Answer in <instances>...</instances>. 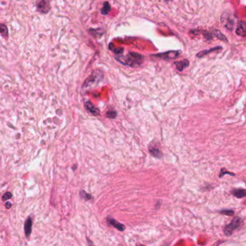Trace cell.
Here are the masks:
<instances>
[{"mask_svg": "<svg viewBox=\"0 0 246 246\" xmlns=\"http://www.w3.org/2000/svg\"><path fill=\"white\" fill-rule=\"evenodd\" d=\"M116 59L123 65L131 67H138L143 62V56L137 53L132 52L128 53L125 56H122V55L117 56Z\"/></svg>", "mask_w": 246, "mask_h": 246, "instance_id": "6da1fadb", "label": "cell"}, {"mask_svg": "<svg viewBox=\"0 0 246 246\" xmlns=\"http://www.w3.org/2000/svg\"><path fill=\"white\" fill-rule=\"evenodd\" d=\"M103 78V75L102 74L101 71H94L93 72V74L87 79L84 82V84H83V87L86 88V87H90V86H93L94 83H98L100 82V80Z\"/></svg>", "mask_w": 246, "mask_h": 246, "instance_id": "7a4b0ae2", "label": "cell"}, {"mask_svg": "<svg viewBox=\"0 0 246 246\" xmlns=\"http://www.w3.org/2000/svg\"><path fill=\"white\" fill-rule=\"evenodd\" d=\"M242 220L240 217H235L232 220V222L230 224H228L227 226H225L224 229V233L227 236L230 235L233 233L234 230L238 229L241 225Z\"/></svg>", "mask_w": 246, "mask_h": 246, "instance_id": "3957f363", "label": "cell"}, {"mask_svg": "<svg viewBox=\"0 0 246 246\" xmlns=\"http://www.w3.org/2000/svg\"><path fill=\"white\" fill-rule=\"evenodd\" d=\"M182 53L181 50H171L165 53H158L156 55H153V57H156L158 58L163 60H171L175 59L178 58Z\"/></svg>", "mask_w": 246, "mask_h": 246, "instance_id": "277c9868", "label": "cell"}, {"mask_svg": "<svg viewBox=\"0 0 246 246\" xmlns=\"http://www.w3.org/2000/svg\"><path fill=\"white\" fill-rule=\"evenodd\" d=\"M37 10L43 14H47L50 10V1L49 0H38L37 1Z\"/></svg>", "mask_w": 246, "mask_h": 246, "instance_id": "5b68a950", "label": "cell"}, {"mask_svg": "<svg viewBox=\"0 0 246 246\" xmlns=\"http://www.w3.org/2000/svg\"><path fill=\"white\" fill-rule=\"evenodd\" d=\"M221 21H222V26L225 27L227 30H232L234 25V22L230 15L227 13H224L221 18Z\"/></svg>", "mask_w": 246, "mask_h": 246, "instance_id": "8992f818", "label": "cell"}, {"mask_svg": "<svg viewBox=\"0 0 246 246\" xmlns=\"http://www.w3.org/2000/svg\"><path fill=\"white\" fill-rule=\"evenodd\" d=\"M84 107L88 112L92 113L94 115L97 116L100 114V112L98 108L95 107L94 105L90 101H84Z\"/></svg>", "mask_w": 246, "mask_h": 246, "instance_id": "52a82bcc", "label": "cell"}, {"mask_svg": "<svg viewBox=\"0 0 246 246\" xmlns=\"http://www.w3.org/2000/svg\"><path fill=\"white\" fill-rule=\"evenodd\" d=\"M236 33L240 36H246V22H240L236 29Z\"/></svg>", "mask_w": 246, "mask_h": 246, "instance_id": "ba28073f", "label": "cell"}, {"mask_svg": "<svg viewBox=\"0 0 246 246\" xmlns=\"http://www.w3.org/2000/svg\"><path fill=\"white\" fill-rule=\"evenodd\" d=\"M107 221L109 225L113 226L114 228L117 229V230H120V231H124V230H125V226L123 225V224L120 223L119 222H117V220H115V219H113V218H109V219H107Z\"/></svg>", "mask_w": 246, "mask_h": 246, "instance_id": "9c48e42d", "label": "cell"}, {"mask_svg": "<svg viewBox=\"0 0 246 246\" xmlns=\"http://www.w3.org/2000/svg\"><path fill=\"white\" fill-rule=\"evenodd\" d=\"M175 66H176V69L179 71H182L185 68L188 67L189 65V61L188 60L184 59L182 61H176L174 63Z\"/></svg>", "mask_w": 246, "mask_h": 246, "instance_id": "30bf717a", "label": "cell"}, {"mask_svg": "<svg viewBox=\"0 0 246 246\" xmlns=\"http://www.w3.org/2000/svg\"><path fill=\"white\" fill-rule=\"evenodd\" d=\"M149 151L150 153L154 157L157 158H160L162 157V153L160 152V151L159 150V148H155L153 146H150L149 147Z\"/></svg>", "mask_w": 246, "mask_h": 246, "instance_id": "8fae6325", "label": "cell"}, {"mask_svg": "<svg viewBox=\"0 0 246 246\" xmlns=\"http://www.w3.org/2000/svg\"><path fill=\"white\" fill-rule=\"evenodd\" d=\"M222 49V47H214V48H212L209 49V50H202V51L199 52V53H197V55H196V56L198 57V58H202V57L205 56V55H207V54H209L211 52H214V51H216V50H221Z\"/></svg>", "mask_w": 246, "mask_h": 246, "instance_id": "7c38bea8", "label": "cell"}, {"mask_svg": "<svg viewBox=\"0 0 246 246\" xmlns=\"http://www.w3.org/2000/svg\"><path fill=\"white\" fill-rule=\"evenodd\" d=\"M32 219L30 218H28L26 221L25 225V234L27 236L30 235L31 231H32Z\"/></svg>", "mask_w": 246, "mask_h": 246, "instance_id": "4fadbf2b", "label": "cell"}, {"mask_svg": "<svg viewBox=\"0 0 246 246\" xmlns=\"http://www.w3.org/2000/svg\"><path fill=\"white\" fill-rule=\"evenodd\" d=\"M232 193L237 198H242L246 196V191L245 189H234Z\"/></svg>", "mask_w": 246, "mask_h": 246, "instance_id": "5bb4252c", "label": "cell"}, {"mask_svg": "<svg viewBox=\"0 0 246 246\" xmlns=\"http://www.w3.org/2000/svg\"><path fill=\"white\" fill-rule=\"evenodd\" d=\"M111 10V6L109 4V2L107 1H105L104 2L103 7L101 9V14L103 15H107V14H109V12H110Z\"/></svg>", "mask_w": 246, "mask_h": 246, "instance_id": "9a60e30c", "label": "cell"}, {"mask_svg": "<svg viewBox=\"0 0 246 246\" xmlns=\"http://www.w3.org/2000/svg\"><path fill=\"white\" fill-rule=\"evenodd\" d=\"M0 33L4 38H7L8 37V29L5 25L1 23H0Z\"/></svg>", "mask_w": 246, "mask_h": 246, "instance_id": "2e32d148", "label": "cell"}, {"mask_svg": "<svg viewBox=\"0 0 246 246\" xmlns=\"http://www.w3.org/2000/svg\"><path fill=\"white\" fill-rule=\"evenodd\" d=\"M212 32H213V34H214V35H215L217 38H219V40H221V41H225V42H227V38H226L225 35H222V32H221L220 31L217 30H214L212 31Z\"/></svg>", "mask_w": 246, "mask_h": 246, "instance_id": "e0dca14e", "label": "cell"}, {"mask_svg": "<svg viewBox=\"0 0 246 246\" xmlns=\"http://www.w3.org/2000/svg\"><path fill=\"white\" fill-rule=\"evenodd\" d=\"M80 196H81L82 199H85V200H89V199H92V196L84 191H81V192H80Z\"/></svg>", "mask_w": 246, "mask_h": 246, "instance_id": "ac0fdd59", "label": "cell"}, {"mask_svg": "<svg viewBox=\"0 0 246 246\" xmlns=\"http://www.w3.org/2000/svg\"><path fill=\"white\" fill-rule=\"evenodd\" d=\"M106 116L108 118L114 119L117 117V112H116L115 111H109V112H107V113Z\"/></svg>", "mask_w": 246, "mask_h": 246, "instance_id": "d6986e66", "label": "cell"}, {"mask_svg": "<svg viewBox=\"0 0 246 246\" xmlns=\"http://www.w3.org/2000/svg\"><path fill=\"white\" fill-rule=\"evenodd\" d=\"M12 196V194H11L10 192H7L5 193L4 195H3L2 196V200L3 201H6V200H8V199H10L11 197Z\"/></svg>", "mask_w": 246, "mask_h": 246, "instance_id": "ffe728a7", "label": "cell"}, {"mask_svg": "<svg viewBox=\"0 0 246 246\" xmlns=\"http://www.w3.org/2000/svg\"><path fill=\"white\" fill-rule=\"evenodd\" d=\"M220 213L227 214V215H233V212L231 211V210H222V211H221Z\"/></svg>", "mask_w": 246, "mask_h": 246, "instance_id": "44dd1931", "label": "cell"}, {"mask_svg": "<svg viewBox=\"0 0 246 246\" xmlns=\"http://www.w3.org/2000/svg\"><path fill=\"white\" fill-rule=\"evenodd\" d=\"M230 174V175H231V176H235V174H233V173L229 172V171H225V172H224L223 170H222H222H221L220 175H219V177H222V176H223V175H225V174Z\"/></svg>", "mask_w": 246, "mask_h": 246, "instance_id": "7402d4cb", "label": "cell"}, {"mask_svg": "<svg viewBox=\"0 0 246 246\" xmlns=\"http://www.w3.org/2000/svg\"><path fill=\"white\" fill-rule=\"evenodd\" d=\"M5 207L7 209H10L11 207H12V204L10 203V202H7L5 205Z\"/></svg>", "mask_w": 246, "mask_h": 246, "instance_id": "603a6c76", "label": "cell"}, {"mask_svg": "<svg viewBox=\"0 0 246 246\" xmlns=\"http://www.w3.org/2000/svg\"><path fill=\"white\" fill-rule=\"evenodd\" d=\"M88 243H89V246H94L92 244V242H91V240H88Z\"/></svg>", "mask_w": 246, "mask_h": 246, "instance_id": "cb8c5ba5", "label": "cell"}, {"mask_svg": "<svg viewBox=\"0 0 246 246\" xmlns=\"http://www.w3.org/2000/svg\"><path fill=\"white\" fill-rule=\"evenodd\" d=\"M140 246H144V245H140Z\"/></svg>", "mask_w": 246, "mask_h": 246, "instance_id": "d4e9b609", "label": "cell"}]
</instances>
